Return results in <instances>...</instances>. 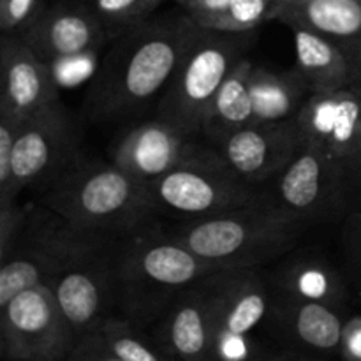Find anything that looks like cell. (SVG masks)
<instances>
[{
  "label": "cell",
  "mask_w": 361,
  "mask_h": 361,
  "mask_svg": "<svg viewBox=\"0 0 361 361\" xmlns=\"http://www.w3.org/2000/svg\"><path fill=\"white\" fill-rule=\"evenodd\" d=\"M305 143L296 120L252 122L226 137L215 150L229 168L252 185L277 178Z\"/></svg>",
  "instance_id": "obj_14"
},
{
  "label": "cell",
  "mask_w": 361,
  "mask_h": 361,
  "mask_svg": "<svg viewBox=\"0 0 361 361\" xmlns=\"http://www.w3.org/2000/svg\"><path fill=\"white\" fill-rule=\"evenodd\" d=\"M268 321L296 351L324 355L341 349L345 319L338 307L277 289Z\"/></svg>",
  "instance_id": "obj_19"
},
{
  "label": "cell",
  "mask_w": 361,
  "mask_h": 361,
  "mask_svg": "<svg viewBox=\"0 0 361 361\" xmlns=\"http://www.w3.org/2000/svg\"><path fill=\"white\" fill-rule=\"evenodd\" d=\"M113 268L116 312L141 330L157 323L185 289L219 271L173 235L148 226L116 240Z\"/></svg>",
  "instance_id": "obj_3"
},
{
  "label": "cell",
  "mask_w": 361,
  "mask_h": 361,
  "mask_svg": "<svg viewBox=\"0 0 361 361\" xmlns=\"http://www.w3.org/2000/svg\"><path fill=\"white\" fill-rule=\"evenodd\" d=\"M259 361H274V360H271V355H267V356H263Z\"/></svg>",
  "instance_id": "obj_38"
},
{
  "label": "cell",
  "mask_w": 361,
  "mask_h": 361,
  "mask_svg": "<svg viewBox=\"0 0 361 361\" xmlns=\"http://www.w3.org/2000/svg\"><path fill=\"white\" fill-rule=\"evenodd\" d=\"M215 361H259L256 342L250 335H224L214 342Z\"/></svg>",
  "instance_id": "obj_31"
},
{
  "label": "cell",
  "mask_w": 361,
  "mask_h": 361,
  "mask_svg": "<svg viewBox=\"0 0 361 361\" xmlns=\"http://www.w3.org/2000/svg\"><path fill=\"white\" fill-rule=\"evenodd\" d=\"M21 37L51 67L94 59L109 41L108 30L88 4L44 6Z\"/></svg>",
  "instance_id": "obj_12"
},
{
  "label": "cell",
  "mask_w": 361,
  "mask_h": 361,
  "mask_svg": "<svg viewBox=\"0 0 361 361\" xmlns=\"http://www.w3.org/2000/svg\"><path fill=\"white\" fill-rule=\"evenodd\" d=\"M271 360L274 361H323L317 358V356H312L310 353L296 351V349H288V351L275 353V355H271Z\"/></svg>",
  "instance_id": "obj_36"
},
{
  "label": "cell",
  "mask_w": 361,
  "mask_h": 361,
  "mask_svg": "<svg viewBox=\"0 0 361 361\" xmlns=\"http://www.w3.org/2000/svg\"><path fill=\"white\" fill-rule=\"evenodd\" d=\"M252 32L200 28L175 76L157 101L155 116L173 123L190 136L201 137V123L208 104L226 78L243 59Z\"/></svg>",
  "instance_id": "obj_5"
},
{
  "label": "cell",
  "mask_w": 361,
  "mask_h": 361,
  "mask_svg": "<svg viewBox=\"0 0 361 361\" xmlns=\"http://www.w3.org/2000/svg\"><path fill=\"white\" fill-rule=\"evenodd\" d=\"M361 190V150L353 157L342 161V194L345 200Z\"/></svg>",
  "instance_id": "obj_35"
},
{
  "label": "cell",
  "mask_w": 361,
  "mask_h": 361,
  "mask_svg": "<svg viewBox=\"0 0 361 361\" xmlns=\"http://www.w3.org/2000/svg\"><path fill=\"white\" fill-rule=\"evenodd\" d=\"M207 147L203 137L155 116L126 130L111 147L109 161L148 185Z\"/></svg>",
  "instance_id": "obj_13"
},
{
  "label": "cell",
  "mask_w": 361,
  "mask_h": 361,
  "mask_svg": "<svg viewBox=\"0 0 361 361\" xmlns=\"http://www.w3.org/2000/svg\"><path fill=\"white\" fill-rule=\"evenodd\" d=\"M162 2L164 0H90L88 6L102 21L109 39H113L150 20Z\"/></svg>",
  "instance_id": "obj_26"
},
{
  "label": "cell",
  "mask_w": 361,
  "mask_h": 361,
  "mask_svg": "<svg viewBox=\"0 0 361 361\" xmlns=\"http://www.w3.org/2000/svg\"><path fill=\"white\" fill-rule=\"evenodd\" d=\"M87 2H90V0H87Z\"/></svg>",
  "instance_id": "obj_41"
},
{
  "label": "cell",
  "mask_w": 361,
  "mask_h": 361,
  "mask_svg": "<svg viewBox=\"0 0 361 361\" xmlns=\"http://www.w3.org/2000/svg\"><path fill=\"white\" fill-rule=\"evenodd\" d=\"M348 222H349L348 224L349 238L356 243V247H358L361 252V212H358V214H353Z\"/></svg>",
  "instance_id": "obj_37"
},
{
  "label": "cell",
  "mask_w": 361,
  "mask_h": 361,
  "mask_svg": "<svg viewBox=\"0 0 361 361\" xmlns=\"http://www.w3.org/2000/svg\"><path fill=\"white\" fill-rule=\"evenodd\" d=\"M67 361H123L104 344L99 334L80 338Z\"/></svg>",
  "instance_id": "obj_32"
},
{
  "label": "cell",
  "mask_w": 361,
  "mask_h": 361,
  "mask_svg": "<svg viewBox=\"0 0 361 361\" xmlns=\"http://www.w3.org/2000/svg\"><path fill=\"white\" fill-rule=\"evenodd\" d=\"M74 143L76 134L62 102L23 120L14 143L13 182L0 201L18 200L27 187L48 182L76 155Z\"/></svg>",
  "instance_id": "obj_10"
},
{
  "label": "cell",
  "mask_w": 361,
  "mask_h": 361,
  "mask_svg": "<svg viewBox=\"0 0 361 361\" xmlns=\"http://www.w3.org/2000/svg\"><path fill=\"white\" fill-rule=\"evenodd\" d=\"M312 90L296 69L270 71L254 66L250 74L254 122H286L295 120Z\"/></svg>",
  "instance_id": "obj_23"
},
{
  "label": "cell",
  "mask_w": 361,
  "mask_h": 361,
  "mask_svg": "<svg viewBox=\"0 0 361 361\" xmlns=\"http://www.w3.org/2000/svg\"><path fill=\"white\" fill-rule=\"evenodd\" d=\"M183 11L150 18L109 39L85 97V113L94 123L123 120L166 90L200 32Z\"/></svg>",
  "instance_id": "obj_1"
},
{
  "label": "cell",
  "mask_w": 361,
  "mask_h": 361,
  "mask_svg": "<svg viewBox=\"0 0 361 361\" xmlns=\"http://www.w3.org/2000/svg\"><path fill=\"white\" fill-rule=\"evenodd\" d=\"M44 9L42 0H0L2 35H21Z\"/></svg>",
  "instance_id": "obj_28"
},
{
  "label": "cell",
  "mask_w": 361,
  "mask_h": 361,
  "mask_svg": "<svg viewBox=\"0 0 361 361\" xmlns=\"http://www.w3.org/2000/svg\"><path fill=\"white\" fill-rule=\"evenodd\" d=\"M279 21L298 23L337 42L361 69V0H282Z\"/></svg>",
  "instance_id": "obj_20"
},
{
  "label": "cell",
  "mask_w": 361,
  "mask_h": 361,
  "mask_svg": "<svg viewBox=\"0 0 361 361\" xmlns=\"http://www.w3.org/2000/svg\"><path fill=\"white\" fill-rule=\"evenodd\" d=\"M95 334L123 361H175L159 348L154 337L120 316L109 317Z\"/></svg>",
  "instance_id": "obj_25"
},
{
  "label": "cell",
  "mask_w": 361,
  "mask_h": 361,
  "mask_svg": "<svg viewBox=\"0 0 361 361\" xmlns=\"http://www.w3.org/2000/svg\"><path fill=\"white\" fill-rule=\"evenodd\" d=\"M356 81H360V83H361V69H360V73H358V78H356Z\"/></svg>",
  "instance_id": "obj_40"
},
{
  "label": "cell",
  "mask_w": 361,
  "mask_h": 361,
  "mask_svg": "<svg viewBox=\"0 0 361 361\" xmlns=\"http://www.w3.org/2000/svg\"><path fill=\"white\" fill-rule=\"evenodd\" d=\"M295 120L307 143L341 162L353 157L361 150V83L314 92Z\"/></svg>",
  "instance_id": "obj_16"
},
{
  "label": "cell",
  "mask_w": 361,
  "mask_h": 361,
  "mask_svg": "<svg viewBox=\"0 0 361 361\" xmlns=\"http://www.w3.org/2000/svg\"><path fill=\"white\" fill-rule=\"evenodd\" d=\"M78 338L48 284L0 307V355L6 361H67Z\"/></svg>",
  "instance_id": "obj_8"
},
{
  "label": "cell",
  "mask_w": 361,
  "mask_h": 361,
  "mask_svg": "<svg viewBox=\"0 0 361 361\" xmlns=\"http://www.w3.org/2000/svg\"><path fill=\"white\" fill-rule=\"evenodd\" d=\"M41 201L78 231L106 238L140 231L157 214L145 183L111 161L78 154L44 183Z\"/></svg>",
  "instance_id": "obj_2"
},
{
  "label": "cell",
  "mask_w": 361,
  "mask_h": 361,
  "mask_svg": "<svg viewBox=\"0 0 361 361\" xmlns=\"http://www.w3.org/2000/svg\"><path fill=\"white\" fill-rule=\"evenodd\" d=\"M0 71V115L23 122L60 102L51 66L39 59L21 35H2Z\"/></svg>",
  "instance_id": "obj_15"
},
{
  "label": "cell",
  "mask_w": 361,
  "mask_h": 361,
  "mask_svg": "<svg viewBox=\"0 0 361 361\" xmlns=\"http://www.w3.org/2000/svg\"><path fill=\"white\" fill-rule=\"evenodd\" d=\"M229 4H231V0H187L183 11L201 28H210L214 21L228 9Z\"/></svg>",
  "instance_id": "obj_33"
},
{
  "label": "cell",
  "mask_w": 361,
  "mask_h": 361,
  "mask_svg": "<svg viewBox=\"0 0 361 361\" xmlns=\"http://www.w3.org/2000/svg\"><path fill=\"white\" fill-rule=\"evenodd\" d=\"M282 0H231L228 9L208 30L247 34L271 20H277Z\"/></svg>",
  "instance_id": "obj_27"
},
{
  "label": "cell",
  "mask_w": 361,
  "mask_h": 361,
  "mask_svg": "<svg viewBox=\"0 0 361 361\" xmlns=\"http://www.w3.org/2000/svg\"><path fill=\"white\" fill-rule=\"evenodd\" d=\"M21 122L0 115V197L7 196L13 182L14 143Z\"/></svg>",
  "instance_id": "obj_29"
},
{
  "label": "cell",
  "mask_w": 361,
  "mask_h": 361,
  "mask_svg": "<svg viewBox=\"0 0 361 361\" xmlns=\"http://www.w3.org/2000/svg\"><path fill=\"white\" fill-rule=\"evenodd\" d=\"M309 226L271 201L261 200L226 214L183 221L171 235L219 270H231L257 268L289 252Z\"/></svg>",
  "instance_id": "obj_4"
},
{
  "label": "cell",
  "mask_w": 361,
  "mask_h": 361,
  "mask_svg": "<svg viewBox=\"0 0 361 361\" xmlns=\"http://www.w3.org/2000/svg\"><path fill=\"white\" fill-rule=\"evenodd\" d=\"M175 2H178L180 4V6H185V4H187V0H175Z\"/></svg>",
  "instance_id": "obj_39"
},
{
  "label": "cell",
  "mask_w": 361,
  "mask_h": 361,
  "mask_svg": "<svg viewBox=\"0 0 361 361\" xmlns=\"http://www.w3.org/2000/svg\"><path fill=\"white\" fill-rule=\"evenodd\" d=\"M85 235L46 207L28 212L13 249L0 261V307L27 289L49 284L60 263Z\"/></svg>",
  "instance_id": "obj_9"
},
{
  "label": "cell",
  "mask_w": 361,
  "mask_h": 361,
  "mask_svg": "<svg viewBox=\"0 0 361 361\" xmlns=\"http://www.w3.org/2000/svg\"><path fill=\"white\" fill-rule=\"evenodd\" d=\"M28 210L18 204V200L0 201V261L9 254L27 221Z\"/></svg>",
  "instance_id": "obj_30"
},
{
  "label": "cell",
  "mask_w": 361,
  "mask_h": 361,
  "mask_svg": "<svg viewBox=\"0 0 361 361\" xmlns=\"http://www.w3.org/2000/svg\"><path fill=\"white\" fill-rule=\"evenodd\" d=\"M116 240L85 235L48 284L78 341L95 334L104 321L116 316L113 268Z\"/></svg>",
  "instance_id": "obj_7"
},
{
  "label": "cell",
  "mask_w": 361,
  "mask_h": 361,
  "mask_svg": "<svg viewBox=\"0 0 361 361\" xmlns=\"http://www.w3.org/2000/svg\"><path fill=\"white\" fill-rule=\"evenodd\" d=\"M288 27L295 46V69L305 80L312 94L355 83L358 69L337 42L303 25L289 23Z\"/></svg>",
  "instance_id": "obj_21"
},
{
  "label": "cell",
  "mask_w": 361,
  "mask_h": 361,
  "mask_svg": "<svg viewBox=\"0 0 361 361\" xmlns=\"http://www.w3.org/2000/svg\"><path fill=\"white\" fill-rule=\"evenodd\" d=\"M277 289L342 309L348 291L338 271L319 257H296L281 271Z\"/></svg>",
  "instance_id": "obj_24"
},
{
  "label": "cell",
  "mask_w": 361,
  "mask_h": 361,
  "mask_svg": "<svg viewBox=\"0 0 361 361\" xmlns=\"http://www.w3.org/2000/svg\"><path fill=\"white\" fill-rule=\"evenodd\" d=\"M256 63L243 56L208 104L201 123V137L217 148L226 137L254 122L250 74Z\"/></svg>",
  "instance_id": "obj_22"
},
{
  "label": "cell",
  "mask_w": 361,
  "mask_h": 361,
  "mask_svg": "<svg viewBox=\"0 0 361 361\" xmlns=\"http://www.w3.org/2000/svg\"><path fill=\"white\" fill-rule=\"evenodd\" d=\"M210 275L185 289L155 323L154 341L175 361H215Z\"/></svg>",
  "instance_id": "obj_18"
},
{
  "label": "cell",
  "mask_w": 361,
  "mask_h": 361,
  "mask_svg": "<svg viewBox=\"0 0 361 361\" xmlns=\"http://www.w3.org/2000/svg\"><path fill=\"white\" fill-rule=\"evenodd\" d=\"M275 190L271 203L303 221L316 222L344 208L342 162L305 141L279 173Z\"/></svg>",
  "instance_id": "obj_11"
},
{
  "label": "cell",
  "mask_w": 361,
  "mask_h": 361,
  "mask_svg": "<svg viewBox=\"0 0 361 361\" xmlns=\"http://www.w3.org/2000/svg\"><path fill=\"white\" fill-rule=\"evenodd\" d=\"M274 291L257 268H231L210 275L214 342L224 335H250L268 319Z\"/></svg>",
  "instance_id": "obj_17"
},
{
  "label": "cell",
  "mask_w": 361,
  "mask_h": 361,
  "mask_svg": "<svg viewBox=\"0 0 361 361\" xmlns=\"http://www.w3.org/2000/svg\"><path fill=\"white\" fill-rule=\"evenodd\" d=\"M257 187L240 178L208 145L203 152L148 183L147 189L155 210L192 221L257 203L261 201Z\"/></svg>",
  "instance_id": "obj_6"
},
{
  "label": "cell",
  "mask_w": 361,
  "mask_h": 361,
  "mask_svg": "<svg viewBox=\"0 0 361 361\" xmlns=\"http://www.w3.org/2000/svg\"><path fill=\"white\" fill-rule=\"evenodd\" d=\"M338 351L344 361H361V316L345 321Z\"/></svg>",
  "instance_id": "obj_34"
}]
</instances>
